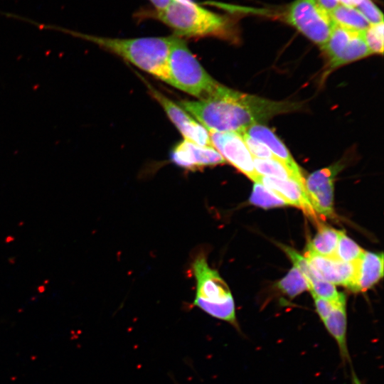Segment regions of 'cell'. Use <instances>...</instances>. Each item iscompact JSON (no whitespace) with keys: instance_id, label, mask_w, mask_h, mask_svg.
Wrapping results in <instances>:
<instances>
[{"instance_id":"obj_7","label":"cell","mask_w":384,"mask_h":384,"mask_svg":"<svg viewBox=\"0 0 384 384\" xmlns=\"http://www.w3.org/2000/svg\"><path fill=\"white\" fill-rule=\"evenodd\" d=\"M331 68L356 61L370 55L363 31L349 29L335 23L326 43L321 47Z\"/></svg>"},{"instance_id":"obj_1","label":"cell","mask_w":384,"mask_h":384,"mask_svg":"<svg viewBox=\"0 0 384 384\" xmlns=\"http://www.w3.org/2000/svg\"><path fill=\"white\" fill-rule=\"evenodd\" d=\"M208 132L242 133L249 127L299 108L288 101H274L240 92L220 84L209 97L177 102Z\"/></svg>"},{"instance_id":"obj_6","label":"cell","mask_w":384,"mask_h":384,"mask_svg":"<svg viewBox=\"0 0 384 384\" xmlns=\"http://www.w3.org/2000/svg\"><path fill=\"white\" fill-rule=\"evenodd\" d=\"M287 21L312 42L322 47L335 23L317 0H295L286 14Z\"/></svg>"},{"instance_id":"obj_3","label":"cell","mask_w":384,"mask_h":384,"mask_svg":"<svg viewBox=\"0 0 384 384\" xmlns=\"http://www.w3.org/2000/svg\"><path fill=\"white\" fill-rule=\"evenodd\" d=\"M58 30L91 42L170 84L169 56L175 38L173 35L166 37L118 38L97 36L60 28Z\"/></svg>"},{"instance_id":"obj_14","label":"cell","mask_w":384,"mask_h":384,"mask_svg":"<svg viewBox=\"0 0 384 384\" xmlns=\"http://www.w3.org/2000/svg\"><path fill=\"white\" fill-rule=\"evenodd\" d=\"M323 323L332 338L336 341L339 351L340 357L344 367L348 364L351 369L353 384H361L356 377L347 346V319L346 311V299L337 303L328 317Z\"/></svg>"},{"instance_id":"obj_4","label":"cell","mask_w":384,"mask_h":384,"mask_svg":"<svg viewBox=\"0 0 384 384\" xmlns=\"http://www.w3.org/2000/svg\"><path fill=\"white\" fill-rule=\"evenodd\" d=\"M191 268L196 282L193 306L212 317L229 323L240 331L230 290L218 271L208 265L203 253L196 257Z\"/></svg>"},{"instance_id":"obj_28","label":"cell","mask_w":384,"mask_h":384,"mask_svg":"<svg viewBox=\"0 0 384 384\" xmlns=\"http://www.w3.org/2000/svg\"><path fill=\"white\" fill-rule=\"evenodd\" d=\"M340 4L355 7L361 0H338Z\"/></svg>"},{"instance_id":"obj_17","label":"cell","mask_w":384,"mask_h":384,"mask_svg":"<svg viewBox=\"0 0 384 384\" xmlns=\"http://www.w3.org/2000/svg\"><path fill=\"white\" fill-rule=\"evenodd\" d=\"M318 225V231L306 250L321 256L334 257L341 231L324 224Z\"/></svg>"},{"instance_id":"obj_21","label":"cell","mask_w":384,"mask_h":384,"mask_svg":"<svg viewBox=\"0 0 384 384\" xmlns=\"http://www.w3.org/2000/svg\"><path fill=\"white\" fill-rule=\"evenodd\" d=\"M277 286L283 293L291 298L309 289L306 278L294 266L283 279L278 282Z\"/></svg>"},{"instance_id":"obj_16","label":"cell","mask_w":384,"mask_h":384,"mask_svg":"<svg viewBox=\"0 0 384 384\" xmlns=\"http://www.w3.org/2000/svg\"><path fill=\"white\" fill-rule=\"evenodd\" d=\"M356 266L355 277L349 289L354 292H366L383 276V254L365 251Z\"/></svg>"},{"instance_id":"obj_26","label":"cell","mask_w":384,"mask_h":384,"mask_svg":"<svg viewBox=\"0 0 384 384\" xmlns=\"http://www.w3.org/2000/svg\"><path fill=\"white\" fill-rule=\"evenodd\" d=\"M311 295L314 301L316 312L321 320L323 321L328 317L334 306L339 302L337 303H333L326 299L317 296L315 294L311 293Z\"/></svg>"},{"instance_id":"obj_25","label":"cell","mask_w":384,"mask_h":384,"mask_svg":"<svg viewBox=\"0 0 384 384\" xmlns=\"http://www.w3.org/2000/svg\"><path fill=\"white\" fill-rule=\"evenodd\" d=\"M240 134L253 158L276 159L268 147L262 142L250 137L245 132Z\"/></svg>"},{"instance_id":"obj_22","label":"cell","mask_w":384,"mask_h":384,"mask_svg":"<svg viewBox=\"0 0 384 384\" xmlns=\"http://www.w3.org/2000/svg\"><path fill=\"white\" fill-rule=\"evenodd\" d=\"M250 202L255 206L269 208L287 205V203L277 194L263 186L262 184L254 182Z\"/></svg>"},{"instance_id":"obj_12","label":"cell","mask_w":384,"mask_h":384,"mask_svg":"<svg viewBox=\"0 0 384 384\" xmlns=\"http://www.w3.org/2000/svg\"><path fill=\"white\" fill-rule=\"evenodd\" d=\"M254 182H257L281 197L287 205L301 208L307 215L316 221L317 218L309 199L304 184L294 178H278L257 175Z\"/></svg>"},{"instance_id":"obj_19","label":"cell","mask_w":384,"mask_h":384,"mask_svg":"<svg viewBox=\"0 0 384 384\" xmlns=\"http://www.w3.org/2000/svg\"><path fill=\"white\" fill-rule=\"evenodd\" d=\"M253 164L258 175L282 179L294 178L298 181L293 173L277 159L253 158Z\"/></svg>"},{"instance_id":"obj_13","label":"cell","mask_w":384,"mask_h":384,"mask_svg":"<svg viewBox=\"0 0 384 384\" xmlns=\"http://www.w3.org/2000/svg\"><path fill=\"white\" fill-rule=\"evenodd\" d=\"M305 258L320 279L334 285L351 287L355 277L356 262H343L333 257L321 256L307 250Z\"/></svg>"},{"instance_id":"obj_8","label":"cell","mask_w":384,"mask_h":384,"mask_svg":"<svg viewBox=\"0 0 384 384\" xmlns=\"http://www.w3.org/2000/svg\"><path fill=\"white\" fill-rule=\"evenodd\" d=\"M151 95L159 103L184 139L202 146H212L209 132L178 103H175L142 78Z\"/></svg>"},{"instance_id":"obj_9","label":"cell","mask_w":384,"mask_h":384,"mask_svg":"<svg viewBox=\"0 0 384 384\" xmlns=\"http://www.w3.org/2000/svg\"><path fill=\"white\" fill-rule=\"evenodd\" d=\"M342 169L340 163L317 170L305 179L304 186L315 213L332 218L334 211V181Z\"/></svg>"},{"instance_id":"obj_20","label":"cell","mask_w":384,"mask_h":384,"mask_svg":"<svg viewBox=\"0 0 384 384\" xmlns=\"http://www.w3.org/2000/svg\"><path fill=\"white\" fill-rule=\"evenodd\" d=\"M364 252V250L349 238L343 231H341L333 257L341 262L354 263L362 257Z\"/></svg>"},{"instance_id":"obj_5","label":"cell","mask_w":384,"mask_h":384,"mask_svg":"<svg viewBox=\"0 0 384 384\" xmlns=\"http://www.w3.org/2000/svg\"><path fill=\"white\" fill-rule=\"evenodd\" d=\"M169 71L170 85L198 100L211 96L220 84L204 69L185 40L176 36L170 49Z\"/></svg>"},{"instance_id":"obj_23","label":"cell","mask_w":384,"mask_h":384,"mask_svg":"<svg viewBox=\"0 0 384 384\" xmlns=\"http://www.w3.org/2000/svg\"><path fill=\"white\" fill-rule=\"evenodd\" d=\"M365 42L370 53L383 54V22L370 24L363 31Z\"/></svg>"},{"instance_id":"obj_24","label":"cell","mask_w":384,"mask_h":384,"mask_svg":"<svg viewBox=\"0 0 384 384\" xmlns=\"http://www.w3.org/2000/svg\"><path fill=\"white\" fill-rule=\"evenodd\" d=\"M355 8L359 11L370 24H378L383 22V13L371 0H361Z\"/></svg>"},{"instance_id":"obj_2","label":"cell","mask_w":384,"mask_h":384,"mask_svg":"<svg viewBox=\"0 0 384 384\" xmlns=\"http://www.w3.org/2000/svg\"><path fill=\"white\" fill-rule=\"evenodd\" d=\"M135 16L159 21L181 38L213 37L231 41L236 38V26L230 17L205 9L193 0H174L162 10L142 9Z\"/></svg>"},{"instance_id":"obj_10","label":"cell","mask_w":384,"mask_h":384,"mask_svg":"<svg viewBox=\"0 0 384 384\" xmlns=\"http://www.w3.org/2000/svg\"><path fill=\"white\" fill-rule=\"evenodd\" d=\"M208 132L212 146L225 161L254 181L258 174L254 167L253 156L241 134L233 132Z\"/></svg>"},{"instance_id":"obj_27","label":"cell","mask_w":384,"mask_h":384,"mask_svg":"<svg viewBox=\"0 0 384 384\" xmlns=\"http://www.w3.org/2000/svg\"><path fill=\"white\" fill-rule=\"evenodd\" d=\"M156 10H162L174 0H149Z\"/></svg>"},{"instance_id":"obj_18","label":"cell","mask_w":384,"mask_h":384,"mask_svg":"<svg viewBox=\"0 0 384 384\" xmlns=\"http://www.w3.org/2000/svg\"><path fill=\"white\" fill-rule=\"evenodd\" d=\"M329 13L336 24L349 29L363 31L370 25L353 6L338 4Z\"/></svg>"},{"instance_id":"obj_15","label":"cell","mask_w":384,"mask_h":384,"mask_svg":"<svg viewBox=\"0 0 384 384\" xmlns=\"http://www.w3.org/2000/svg\"><path fill=\"white\" fill-rule=\"evenodd\" d=\"M243 132L262 142L271 151L274 156L283 163L304 184L305 179L288 149L274 132L265 125L257 124L247 128Z\"/></svg>"},{"instance_id":"obj_11","label":"cell","mask_w":384,"mask_h":384,"mask_svg":"<svg viewBox=\"0 0 384 384\" xmlns=\"http://www.w3.org/2000/svg\"><path fill=\"white\" fill-rule=\"evenodd\" d=\"M171 159L177 166L189 170L216 166L225 162L213 146H202L184 139L174 147Z\"/></svg>"}]
</instances>
